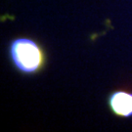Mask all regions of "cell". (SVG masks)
I'll use <instances>...</instances> for the list:
<instances>
[{
    "mask_svg": "<svg viewBox=\"0 0 132 132\" xmlns=\"http://www.w3.org/2000/svg\"><path fill=\"white\" fill-rule=\"evenodd\" d=\"M7 55L15 71L27 76L42 72L48 63L45 48L38 40L29 36L12 38L8 43Z\"/></svg>",
    "mask_w": 132,
    "mask_h": 132,
    "instance_id": "6da1fadb",
    "label": "cell"
},
{
    "mask_svg": "<svg viewBox=\"0 0 132 132\" xmlns=\"http://www.w3.org/2000/svg\"><path fill=\"white\" fill-rule=\"evenodd\" d=\"M109 111L119 118H132V90L118 88L110 92L107 97Z\"/></svg>",
    "mask_w": 132,
    "mask_h": 132,
    "instance_id": "7a4b0ae2",
    "label": "cell"
}]
</instances>
